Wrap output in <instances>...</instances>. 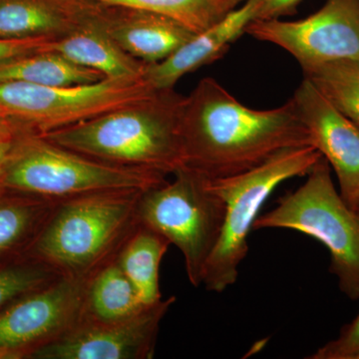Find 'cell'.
Returning <instances> with one entry per match:
<instances>
[{"mask_svg": "<svg viewBox=\"0 0 359 359\" xmlns=\"http://www.w3.org/2000/svg\"><path fill=\"white\" fill-rule=\"evenodd\" d=\"M57 201L0 193V264L27 256Z\"/></svg>", "mask_w": 359, "mask_h": 359, "instance_id": "17", "label": "cell"}, {"mask_svg": "<svg viewBox=\"0 0 359 359\" xmlns=\"http://www.w3.org/2000/svg\"><path fill=\"white\" fill-rule=\"evenodd\" d=\"M176 297L146 306L128 320L78 323L65 337L37 351L32 359H150L161 321Z\"/></svg>", "mask_w": 359, "mask_h": 359, "instance_id": "11", "label": "cell"}, {"mask_svg": "<svg viewBox=\"0 0 359 359\" xmlns=\"http://www.w3.org/2000/svg\"><path fill=\"white\" fill-rule=\"evenodd\" d=\"M245 33L289 52L302 70L337 61L359 63V0H327L301 20H255Z\"/></svg>", "mask_w": 359, "mask_h": 359, "instance_id": "10", "label": "cell"}, {"mask_svg": "<svg viewBox=\"0 0 359 359\" xmlns=\"http://www.w3.org/2000/svg\"><path fill=\"white\" fill-rule=\"evenodd\" d=\"M170 245L169 241L157 231L138 223L115 257L146 306H152L163 299L160 266Z\"/></svg>", "mask_w": 359, "mask_h": 359, "instance_id": "18", "label": "cell"}, {"mask_svg": "<svg viewBox=\"0 0 359 359\" xmlns=\"http://www.w3.org/2000/svg\"><path fill=\"white\" fill-rule=\"evenodd\" d=\"M167 176L151 170L117 166L51 143L39 135H23L0 176L7 192L62 201L109 191H146Z\"/></svg>", "mask_w": 359, "mask_h": 359, "instance_id": "4", "label": "cell"}, {"mask_svg": "<svg viewBox=\"0 0 359 359\" xmlns=\"http://www.w3.org/2000/svg\"><path fill=\"white\" fill-rule=\"evenodd\" d=\"M297 190L257 217L252 230L287 229L316 238L330 254V271L351 301L359 299V216L335 188L321 156Z\"/></svg>", "mask_w": 359, "mask_h": 359, "instance_id": "5", "label": "cell"}, {"mask_svg": "<svg viewBox=\"0 0 359 359\" xmlns=\"http://www.w3.org/2000/svg\"><path fill=\"white\" fill-rule=\"evenodd\" d=\"M146 306L133 283L113 259L89 276L79 323L128 320Z\"/></svg>", "mask_w": 359, "mask_h": 359, "instance_id": "16", "label": "cell"}, {"mask_svg": "<svg viewBox=\"0 0 359 359\" xmlns=\"http://www.w3.org/2000/svg\"><path fill=\"white\" fill-rule=\"evenodd\" d=\"M173 176L142 193L137 218L178 248L189 282L200 287L223 230L226 205L204 175L183 168Z\"/></svg>", "mask_w": 359, "mask_h": 359, "instance_id": "7", "label": "cell"}, {"mask_svg": "<svg viewBox=\"0 0 359 359\" xmlns=\"http://www.w3.org/2000/svg\"><path fill=\"white\" fill-rule=\"evenodd\" d=\"M183 96L172 90L72 126L39 135L87 157L174 175L185 168L180 134Z\"/></svg>", "mask_w": 359, "mask_h": 359, "instance_id": "2", "label": "cell"}, {"mask_svg": "<svg viewBox=\"0 0 359 359\" xmlns=\"http://www.w3.org/2000/svg\"><path fill=\"white\" fill-rule=\"evenodd\" d=\"M259 11V2L247 0L211 27L194 35L165 60L147 65L144 79L159 91L173 89L188 73L221 58L245 33L250 23L257 20Z\"/></svg>", "mask_w": 359, "mask_h": 359, "instance_id": "13", "label": "cell"}, {"mask_svg": "<svg viewBox=\"0 0 359 359\" xmlns=\"http://www.w3.org/2000/svg\"><path fill=\"white\" fill-rule=\"evenodd\" d=\"M144 79H103L76 86L0 83V118L21 133L43 135L149 100L159 93Z\"/></svg>", "mask_w": 359, "mask_h": 359, "instance_id": "8", "label": "cell"}, {"mask_svg": "<svg viewBox=\"0 0 359 359\" xmlns=\"http://www.w3.org/2000/svg\"><path fill=\"white\" fill-rule=\"evenodd\" d=\"M23 135L26 134L20 133V132H7V133L0 134V176L13 158L16 146ZM0 190H2L1 187Z\"/></svg>", "mask_w": 359, "mask_h": 359, "instance_id": "27", "label": "cell"}, {"mask_svg": "<svg viewBox=\"0 0 359 359\" xmlns=\"http://www.w3.org/2000/svg\"><path fill=\"white\" fill-rule=\"evenodd\" d=\"M76 18L74 27L50 40L44 50L95 70L105 79L133 80L144 76L146 63L123 50L93 20H78L77 15Z\"/></svg>", "mask_w": 359, "mask_h": 359, "instance_id": "15", "label": "cell"}, {"mask_svg": "<svg viewBox=\"0 0 359 359\" xmlns=\"http://www.w3.org/2000/svg\"><path fill=\"white\" fill-rule=\"evenodd\" d=\"M103 79L105 78L97 71L47 50L26 54L0 65V83L18 81L40 86L65 87L96 83Z\"/></svg>", "mask_w": 359, "mask_h": 359, "instance_id": "20", "label": "cell"}, {"mask_svg": "<svg viewBox=\"0 0 359 359\" xmlns=\"http://www.w3.org/2000/svg\"><path fill=\"white\" fill-rule=\"evenodd\" d=\"M146 11L171 18L195 34L204 32L236 8L233 0H70Z\"/></svg>", "mask_w": 359, "mask_h": 359, "instance_id": "21", "label": "cell"}, {"mask_svg": "<svg viewBox=\"0 0 359 359\" xmlns=\"http://www.w3.org/2000/svg\"><path fill=\"white\" fill-rule=\"evenodd\" d=\"M7 132H20L21 133L20 130L16 128L11 122L0 118V134L7 133Z\"/></svg>", "mask_w": 359, "mask_h": 359, "instance_id": "28", "label": "cell"}, {"mask_svg": "<svg viewBox=\"0 0 359 359\" xmlns=\"http://www.w3.org/2000/svg\"><path fill=\"white\" fill-rule=\"evenodd\" d=\"M180 134L185 168L210 179L249 171L287 149L313 146L292 99L273 109H252L210 77L184 97Z\"/></svg>", "mask_w": 359, "mask_h": 359, "instance_id": "1", "label": "cell"}, {"mask_svg": "<svg viewBox=\"0 0 359 359\" xmlns=\"http://www.w3.org/2000/svg\"><path fill=\"white\" fill-rule=\"evenodd\" d=\"M321 154L313 146L287 149L249 171L210 179L226 205L223 230L205 264L202 285L223 292L236 283L238 269L249 252L255 222L269 196L283 182L306 176Z\"/></svg>", "mask_w": 359, "mask_h": 359, "instance_id": "6", "label": "cell"}, {"mask_svg": "<svg viewBox=\"0 0 359 359\" xmlns=\"http://www.w3.org/2000/svg\"><path fill=\"white\" fill-rule=\"evenodd\" d=\"M302 72L304 78L359 128V63L337 61Z\"/></svg>", "mask_w": 359, "mask_h": 359, "instance_id": "22", "label": "cell"}, {"mask_svg": "<svg viewBox=\"0 0 359 359\" xmlns=\"http://www.w3.org/2000/svg\"><path fill=\"white\" fill-rule=\"evenodd\" d=\"M354 211L356 212V214L359 216V202L358 203V205H356L355 209H354Z\"/></svg>", "mask_w": 359, "mask_h": 359, "instance_id": "29", "label": "cell"}, {"mask_svg": "<svg viewBox=\"0 0 359 359\" xmlns=\"http://www.w3.org/2000/svg\"><path fill=\"white\" fill-rule=\"evenodd\" d=\"M127 11L128 14L117 18L91 15L89 20L100 26L123 50L146 65L165 60L195 35L166 16Z\"/></svg>", "mask_w": 359, "mask_h": 359, "instance_id": "14", "label": "cell"}, {"mask_svg": "<svg viewBox=\"0 0 359 359\" xmlns=\"http://www.w3.org/2000/svg\"><path fill=\"white\" fill-rule=\"evenodd\" d=\"M4 192V190H0V193Z\"/></svg>", "mask_w": 359, "mask_h": 359, "instance_id": "30", "label": "cell"}, {"mask_svg": "<svg viewBox=\"0 0 359 359\" xmlns=\"http://www.w3.org/2000/svg\"><path fill=\"white\" fill-rule=\"evenodd\" d=\"M89 278L59 276L0 311V359L32 358L81 320Z\"/></svg>", "mask_w": 359, "mask_h": 359, "instance_id": "9", "label": "cell"}, {"mask_svg": "<svg viewBox=\"0 0 359 359\" xmlns=\"http://www.w3.org/2000/svg\"><path fill=\"white\" fill-rule=\"evenodd\" d=\"M55 39L52 36L32 37L25 39H0V65L11 59L44 51L45 47L50 40Z\"/></svg>", "mask_w": 359, "mask_h": 359, "instance_id": "25", "label": "cell"}, {"mask_svg": "<svg viewBox=\"0 0 359 359\" xmlns=\"http://www.w3.org/2000/svg\"><path fill=\"white\" fill-rule=\"evenodd\" d=\"M247 0H233L236 7L244 4ZM259 4V16L257 20H271L280 18L294 13L295 7L301 4L302 0H256Z\"/></svg>", "mask_w": 359, "mask_h": 359, "instance_id": "26", "label": "cell"}, {"mask_svg": "<svg viewBox=\"0 0 359 359\" xmlns=\"http://www.w3.org/2000/svg\"><path fill=\"white\" fill-rule=\"evenodd\" d=\"M311 145L327 161L339 193L353 210L359 202V128L304 77L292 96Z\"/></svg>", "mask_w": 359, "mask_h": 359, "instance_id": "12", "label": "cell"}, {"mask_svg": "<svg viewBox=\"0 0 359 359\" xmlns=\"http://www.w3.org/2000/svg\"><path fill=\"white\" fill-rule=\"evenodd\" d=\"M143 192L109 191L57 201L27 256L60 276L89 278L115 259L136 228Z\"/></svg>", "mask_w": 359, "mask_h": 359, "instance_id": "3", "label": "cell"}, {"mask_svg": "<svg viewBox=\"0 0 359 359\" xmlns=\"http://www.w3.org/2000/svg\"><path fill=\"white\" fill-rule=\"evenodd\" d=\"M309 359H359V313L340 330L337 339L316 349Z\"/></svg>", "mask_w": 359, "mask_h": 359, "instance_id": "24", "label": "cell"}, {"mask_svg": "<svg viewBox=\"0 0 359 359\" xmlns=\"http://www.w3.org/2000/svg\"><path fill=\"white\" fill-rule=\"evenodd\" d=\"M61 276L48 264L25 256L0 264V311Z\"/></svg>", "mask_w": 359, "mask_h": 359, "instance_id": "23", "label": "cell"}, {"mask_svg": "<svg viewBox=\"0 0 359 359\" xmlns=\"http://www.w3.org/2000/svg\"><path fill=\"white\" fill-rule=\"evenodd\" d=\"M76 21L74 13L49 0H0V39L58 37Z\"/></svg>", "mask_w": 359, "mask_h": 359, "instance_id": "19", "label": "cell"}]
</instances>
